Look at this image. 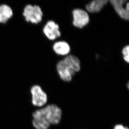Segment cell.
Masks as SVG:
<instances>
[{
  "instance_id": "obj_8",
  "label": "cell",
  "mask_w": 129,
  "mask_h": 129,
  "mask_svg": "<svg viewBox=\"0 0 129 129\" xmlns=\"http://www.w3.org/2000/svg\"><path fill=\"white\" fill-rule=\"evenodd\" d=\"M54 52L60 56H67L71 51L70 44L65 41H58L53 46Z\"/></svg>"
},
{
  "instance_id": "obj_11",
  "label": "cell",
  "mask_w": 129,
  "mask_h": 129,
  "mask_svg": "<svg viewBox=\"0 0 129 129\" xmlns=\"http://www.w3.org/2000/svg\"><path fill=\"white\" fill-rule=\"evenodd\" d=\"M122 54L123 55V59L127 63L129 62V46L127 45L123 47L122 49Z\"/></svg>"
},
{
  "instance_id": "obj_2",
  "label": "cell",
  "mask_w": 129,
  "mask_h": 129,
  "mask_svg": "<svg viewBox=\"0 0 129 129\" xmlns=\"http://www.w3.org/2000/svg\"><path fill=\"white\" fill-rule=\"evenodd\" d=\"M56 70L61 80L66 82H71L76 73L80 70V61L74 55H68L58 63Z\"/></svg>"
},
{
  "instance_id": "obj_4",
  "label": "cell",
  "mask_w": 129,
  "mask_h": 129,
  "mask_svg": "<svg viewBox=\"0 0 129 129\" xmlns=\"http://www.w3.org/2000/svg\"><path fill=\"white\" fill-rule=\"evenodd\" d=\"M72 23L75 27L79 28L85 27L90 21V17L87 11L82 9H76L73 10Z\"/></svg>"
},
{
  "instance_id": "obj_6",
  "label": "cell",
  "mask_w": 129,
  "mask_h": 129,
  "mask_svg": "<svg viewBox=\"0 0 129 129\" xmlns=\"http://www.w3.org/2000/svg\"><path fill=\"white\" fill-rule=\"evenodd\" d=\"M110 2L118 16L124 20L129 19V3L126 0H110Z\"/></svg>"
},
{
  "instance_id": "obj_7",
  "label": "cell",
  "mask_w": 129,
  "mask_h": 129,
  "mask_svg": "<svg viewBox=\"0 0 129 129\" xmlns=\"http://www.w3.org/2000/svg\"><path fill=\"white\" fill-rule=\"evenodd\" d=\"M43 31L45 36L50 40H54L61 37L59 26L52 20L49 21L46 23Z\"/></svg>"
},
{
  "instance_id": "obj_10",
  "label": "cell",
  "mask_w": 129,
  "mask_h": 129,
  "mask_svg": "<svg viewBox=\"0 0 129 129\" xmlns=\"http://www.w3.org/2000/svg\"><path fill=\"white\" fill-rule=\"evenodd\" d=\"M13 15V11L10 6L6 4L0 5V23H6Z\"/></svg>"
},
{
  "instance_id": "obj_9",
  "label": "cell",
  "mask_w": 129,
  "mask_h": 129,
  "mask_svg": "<svg viewBox=\"0 0 129 129\" xmlns=\"http://www.w3.org/2000/svg\"><path fill=\"white\" fill-rule=\"evenodd\" d=\"M108 0H94L87 4L86 10L90 13H96L100 12L108 2Z\"/></svg>"
},
{
  "instance_id": "obj_5",
  "label": "cell",
  "mask_w": 129,
  "mask_h": 129,
  "mask_svg": "<svg viewBox=\"0 0 129 129\" xmlns=\"http://www.w3.org/2000/svg\"><path fill=\"white\" fill-rule=\"evenodd\" d=\"M32 103L34 106L42 107L46 103L47 96L42 87L38 85L32 86L30 89Z\"/></svg>"
},
{
  "instance_id": "obj_1",
  "label": "cell",
  "mask_w": 129,
  "mask_h": 129,
  "mask_svg": "<svg viewBox=\"0 0 129 129\" xmlns=\"http://www.w3.org/2000/svg\"><path fill=\"white\" fill-rule=\"evenodd\" d=\"M61 115V110L58 106L48 105L33 112L32 124L36 129H48L51 124L59 123Z\"/></svg>"
},
{
  "instance_id": "obj_3",
  "label": "cell",
  "mask_w": 129,
  "mask_h": 129,
  "mask_svg": "<svg viewBox=\"0 0 129 129\" xmlns=\"http://www.w3.org/2000/svg\"><path fill=\"white\" fill-rule=\"evenodd\" d=\"M23 15L27 22L38 24L42 21L43 13L39 6L28 4L25 7Z\"/></svg>"
},
{
  "instance_id": "obj_12",
  "label": "cell",
  "mask_w": 129,
  "mask_h": 129,
  "mask_svg": "<svg viewBox=\"0 0 129 129\" xmlns=\"http://www.w3.org/2000/svg\"><path fill=\"white\" fill-rule=\"evenodd\" d=\"M114 129H128L127 127H124L122 124H117L115 126Z\"/></svg>"
}]
</instances>
